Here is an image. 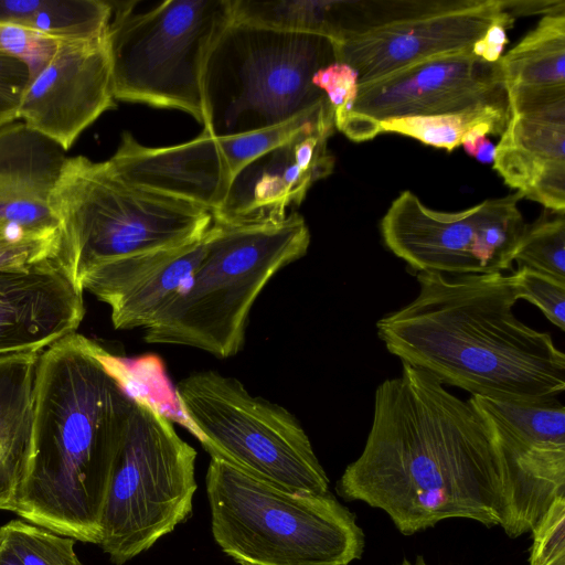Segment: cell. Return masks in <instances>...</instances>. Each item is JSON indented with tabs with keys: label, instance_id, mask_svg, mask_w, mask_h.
<instances>
[{
	"label": "cell",
	"instance_id": "cell-1",
	"mask_svg": "<svg viewBox=\"0 0 565 565\" xmlns=\"http://www.w3.org/2000/svg\"><path fill=\"white\" fill-rule=\"evenodd\" d=\"M373 411L361 455L337 482L341 498L385 511L404 535L451 518L501 524L500 460L468 401L403 364L376 387Z\"/></svg>",
	"mask_w": 565,
	"mask_h": 565
},
{
	"label": "cell",
	"instance_id": "cell-2",
	"mask_svg": "<svg viewBox=\"0 0 565 565\" xmlns=\"http://www.w3.org/2000/svg\"><path fill=\"white\" fill-rule=\"evenodd\" d=\"M132 396L118 356L73 333L40 353L30 454L14 513L99 544Z\"/></svg>",
	"mask_w": 565,
	"mask_h": 565
},
{
	"label": "cell",
	"instance_id": "cell-3",
	"mask_svg": "<svg viewBox=\"0 0 565 565\" xmlns=\"http://www.w3.org/2000/svg\"><path fill=\"white\" fill-rule=\"evenodd\" d=\"M419 291L376 322L402 364L471 395L510 402L556 397L565 355L547 332L516 318L511 274L450 276L419 271Z\"/></svg>",
	"mask_w": 565,
	"mask_h": 565
},
{
	"label": "cell",
	"instance_id": "cell-4",
	"mask_svg": "<svg viewBox=\"0 0 565 565\" xmlns=\"http://www.w3.org/2000/svg\"><path fill=\"white\" fill-rule=\"evenodd\" d=\"M309 245V228L296 212L276 223L226 225L213 220L204 258L188 289L143 329V340L194 348L217 359L236 355L257 297Z\"/></svg>",
	"mask_w": 565,
	"mask_h": 565
},
{
	"label": "cell",
	"instance_id": "cell-5",
	"mask_svg": "<svg viewBox=\"0 0 565 565\" xmlns=\"http://www.w3.org/2000/svg\"><path fill=\"white\" fill-rule=\"evenodd\" d=\"M50 205L58 223L52 260L78 289L100 264L192 242L213 223L207 209L134 185L84 156L67 158Z\"/></svg>",
	"mask_w": 565,
	"mask_h": 565
},
{
	"label": "cell",
	"instance_id": "cell-6",
	"mask_svg": "<svg viewBox=\"0 0 565 565\" xmlns=\"http://www.w3.org/2000/svg\"><path fill=\"white\" fill-rule=\"evenodd\" d=\"M205 489L211 531L238 565H349L364 534L331 493L295 492L211 457Z\"/></svg>",
	"mask_w": 565,
	"mask_h": 565
},
{
	"label": "cell",
	"instance_id": "cell-7",
	"mask_svg": "<svg viewBox=\"0 0 565 565\" xmlns=\"http://www.w3.org/2000/svg\"><path fill=\"white\" fill-rule=\"evenodd\" d=\"M334 62L327 38L232 21L203 67L204 131L238 136L318 107L328 99L311 78Z\"/></svg>",
	"mask_w": 565,
	"mask_h": 565
},
{
	"label": "cell",
	"instance_id": "cell-8",
	"mask_svg": "<svg viewBox=\"0 0 565 565\" xmlns=\"http://www.w3.org/2000/svg\"><path fill=\"white\" fill-rule=\"evenodd\" d=\"M110 4L114 98L183 110L203 124V67L233 21L231 0H168L138 12L135 1Z\"/></svg>",
	"mask_w": 565,
	"mask_h": 565
},
{
	"label": "cell",
	"instance_id": "cell-9",
	"mask_svg": "<svg viewBox=\"0 0 565 565\" xmlns=\"http://www.w3.org/2000/svg\"><path fill=\"white\" fill-rule=\"evenodd\" d=\"M174 391L211 457L290 491L330 493L307 433L284 406L252 395L239 380L214 370L188 375Z\"/></svg>",
	"mask_w": 565,
	"mask_h": 565
},
{
	"label": "cell",
	"instance_id": "cell-10",
	"mask_svg": "<svg viewBox=\"0 0 565 565\" xmlns=\"http://www.w3.org/2000/svg\"><path fill=\"white\" fill-rule=\"evenodd\" d=\"M195 460L172 420L132 396L102 518L99 545L114 564L148 551L191 516Z\"/></svg>",
	"mask_w": 565,
	"mask_h": 565
},
{
	"label": "cell",
	"instance_id": "cell-11",
	"mask_svg": "<svg viewBox=\"0 0 565 565\" xmlns=\"http://www.w3.org/2000/svg\"><path fill=\"white\" fill-rule=\"evenodd\" d=\"M518 0L348 1L335 61L358 73L359 88L413 65L472 52L495 23L513 26Z\"/></svg>",
	"mask_w": 565,
	"mask_h": 565
},
{
	"label": "cell",
	"instance_id": "cell-12",
	"mask_svg": "<svg viewBox=\"0 0 565 565\" xmlns=\"http://www.w3.org/2000/svg\"><path fill=\"white\" fill-rule=\"evenodd\" d=\"M521 199L515 192L441 212L405 190L391 203L380 231L385 246L417 273H503L512 268L527 225L518 207Z\"/></svg>",
	"mask_w": 565,
	"mask_h": 565
},
{
	"label": "cell",
	"instance_id": "cell-13",
	"mask_svg": "<svg viewBox=\"0 0 565 565\" xmlns=\"http://www.w3.org/2000/svg\"><path fill=\"white\" fill-rule=\"evenodd\" d=\"M501 466L502 522L512 539L533 529L565 495V407L556 397L510 402L471 395Z\"/></svg>",
	"mask_w": 565,
	"mask_h": 565
},
{
	"label": "cell",
	"instance_id": "cell-14",
	"mask_svg": "<svg viewBox=\"0 0 565 565\" xmlns=\"http://www.w3.org/2000/svg\"><path fill=\"white\" fill-rule=\"evenodd\" d=\"M509 102L500 60L489 63L472 52L430 60L359 88L335 128L355 142L379 135L386 119L426 117L477 105Z\"/></svg>",
	"mask_w": 565,
	"mask_h": 565
},
{
	"label": "cell",
	"instance_id": "cell-15",
	"mask_svg": "<svg viewBox=\"0 0 565 565\" xmlns=\"http://www.w3.org/2000/svg\"><path fill=\"white\" fill-rule=\"evenodd\" d=\"M114 100L106 35L60 41L50 62L30 81L18 118L67 151L114 108Z\"/></svg>",
	"mask_w": 565,
	"mask_h": 565
},
{
	"label": "cell",
	"instance_id": "cell-16",
	"mask_svg": "<svg viewBox=\"0 0 565 565\" xmlns=\"http://www.w3.org/2000/svg\"><path fill=\"white\" fill-rule=\"evenodd\" d=\"M334 128V116L324 118L246 164L213 214L214 222L246 225L285 220L287 210L300 205L311 185L332 172L328 139Z\"/></svg>",
	"mask_w": 565,
	"mask_h": 565
},
{
	"label": "cell",
	"instance_id": "cell-17",
	"mask_svg": "<svg viewBox=\"0 0 565 565\" xmlns=\"http://www.w3.org/2000/svg\"><path fill=\"white\" fill-rule=\"evenodd\" d=\"M206 232L179 246L100 264L79 287L109 307L115 329H145L188 289L205 255Z\"/></svg>",
	"mask_w": 565,
	"mask_h": 565
},
{
	"label": "cell",
	"instance_id": "cell-18",
	"mask_svg": "<svg viewBox=\"0 0 565 565\" xmlns=\"http://www.w3.org/2000/svg\"><path fill=\"white\" fill-rule=\"evenodd\" d=\"M84 315L83 291L52 259L0 270V355L40 353Z\"/></svg>",
	"mask_w": 565,
	"mask_h": 565
},
{
	"label": "cell",
	"instance_id": "cell-19",
	"mask_svg": "<svg viewBox=\"0 0 565 565\" xmlns=\"http://www.w3.org/2000/svg\"><path fill=\"white\" fill-rule=\"evenodd\" d=\"M107 163L134 185L200 205L212 214L224 203L233 181L217 138L204 130L184 143L158 148L124 132Z\"/></svg>",
	"mask_w": 565,
	"mask_h": 565
},
{
	"label": "cell",
	"instance_id": "cell-20",
	"mask_svg": "<svg viewBox=\"0 0 565 565\" xmlns=\"http://www.w3.org/2000/svg\"><path fill=\"white\" fill-rule=\"evenodd\" d=\"M55 141L22 121L0 127V223L57 241L50 200L67 160Z\"/></svg>",
	"mask_w": 565,
	"mask_h": 565
},
{
	"label": "cell",
	"instance_id": "cell-21",
	"mask_svg": "<svg viewBox=\"0 0 565 565\" xmlns=\"http://www.w3.org/2000/svg\"><path fill=\"white\" fill-rule=\"evenodd\" d=\"M493 169L522 198L565 212V103L510 114Z\"/></svg>",
	"mask_w": 565,
	"mask_h": 565
},
{
	"label": "cell",
	"instance_id": "cell-22",
	"mask_svg": "<svg viewBox=\"0 0 565 565\" xmlns=\"http://www.w3.org/2000/svg\"><path fill=\"white\" fill-rule=\"evenodd\" d=\"M500 65L510 114L565 103V10L544 14Z\"/></svg>",
	"mask_w": 565,
	"mask_h": 565
},
{
	"label": "cell",
	"instance_id": "cell-23",
	"mask_svg": "<svg viewBox=\"0 0 565 565\" xmlns=\"http://www.w3.org/2000/svg\"><path fill=\"white\" fill-rule=\"evenodd\" d=\"M40 353L0 355V510L14 512L28 462Z\"/></svg>",
	"mask_w": 565,
	"mask_h": 565
},
{
	"label": "cell",
	"instance_id": "cell-24",
	"mask_svg": "<svg viewBox=\"0 0 565 565\" xmlns=\"http://www.w3.org/2000/svg\"><path fill=\"white\" fill-rule=\"evenodd\" d=\"M111 14L110 2L103 0H0V24L58 41L105 36Z\"/></svg>",
	"mask_w": 565,
	"mask_h": 565
},
{
	"label": "cell",
	"instance_id": "cell-25",
	"mask_svg": "<svg viewBox=\"0 0 565 565\" xmlns=\"http://www.w3.org/2000/svg\"><path fill=\"white\" fill-rule=\"evenodd\" d=\"M509 119V102L482 104L444 115L386 119L380 122L379 134L408 136L450 152L461 145L469 130L479 126H489L501 136Z\"/></svg>",
	"mask_w": 565,
	"mask_h": 565
},
{
	"label": "cell",
	"instance_id": "cell-26",
	"mask_svg": "<svg viewBox=\"0 0 565 565\" xmlns=\"http://www.w3.org/2000/svg\"><path fill=\"white\" fill-rule=\"evenodd\" d=\"M513 262L565 281V212L545 209L527 224Z\"/></svg>",
	"mask_w": 565,
	"mask_h": 565
},
{
	"label": "cell",
	"instance_id": "cell-27",
	"mask_svg": "<svg viewBox=\"0 0 565 565\" xmlns=\"http://www.w3.org/2000/svg\"><path fill=\"white\" fill-rule=\"evenodd\" d=\"M0 536L23 565H83L74 540L47 529L12 520L0 527Z\"/></svg>",
	"mask_w": 565,
	"mask_h": 565
},
{
	"label": "cell",
	"instance_id": "cell-28",
	"mask_svg": "<svg viewBox=\"0 0 565 565\" xmlns=\"http://www.w3.org/2000/svg\"><path fill=\"white\" fill-rule=\"evenodd\" d=\"M518 299L536 306L561 331L565 330V281L527 267L511 274Z\"/></svg>",
	"mask_w": 565,
	"mask_h": 565
},
{
	"label": "cell",
	"instance_id": "cell-29",
	"mask_svg": "<svg viewBox=\"0 0 565 565\" xmlns=\"http://www.w3.org/2000/svg\"><path fill=\"white\" fill-rule=\"evenodd\" d=\"M531 531L530 565H565V495L553 501Z\"/></svg>",
	"mask_w": 565,
	"mask_h": 565
},
{
	"label": "cell",
	"instance_id": "cell-30",
	"mask_svg": "<svg viewBox=\"0 0 565 565\" xmlns=\"http://www.w3.org/2000/svg\"><path fill=\"white\" fill-rule=\"evenodd\" d=\"M58 40L9 24H0V52L23 62L35 77L54 55Z\"/></svg>",
	"mask_w": 565,
	"mask_h": 565
},
{
	"label": "cell",
	"instance_id": "cell-31",
	"mask_svg": "<svg viewBox=\"0 0 565 565\" xmlns=\"http://www.w3.org/2000/svg\"><path fill=\"white\" fill-rule=\"evenodd\" d=\"M56 244L57 241L34 237L0 223V270L52 259Z\"/></svg>",
	"mask_w": 565,
	"mask_h": 565
},
{
	"label": "cell",
	"instance_id": "cell-32",
	"mask_svg": "<svg viewBox=\"0 0 565 565\" xmlns=\"http://www.w3.org/2000/svg\"><path fill=\"white\" fill-rule=\"evenodd\" d=\"M311 83L327 97L334 111V121L350 110L358 93V73L344 63L334 62L318 70Z\"/></svg>",
	"mask_w": 565,
	"mask_h": 565
},
{
	"label": "cell",
	"instance_id": "cell-33",
	"mask_svg": "<svg viewBox=\"0 0 565 565\" xmlns=\"http://www.w3.org/2000/svg\"><path fill=\"white\" fill-rule=\"evenodd\" d=\"M30 72L20 60L0 52V127L15 121Z\"/></svg>",
	"mask_w": 565,
	"mask_h": 565
},
{
	"label": "cell",
	"instance_id": "cell-34",
	"mask_svg": "<svg viewBox=\"0 0 565 565\" xmlns=\"http://www.w3.org/2000/svg\"><path fill=\"white\" fill-rule=\"evenodd\" d=\"M512 28L508 23L491 25L472 46V53L489 63H495L502 56L504 46L509 43L507 30Z\"/></svg>",
	"mask_w": 565,
	"mask_h": 565
},
{
	"label": "cell",
	"instance_id": "cell-35",
	"mask_svg": "<svg viewBox=\"0 0 565 565\" xmlns=\"http://www.w3.org/2000/svg\"><path fill=\"white\" fill-rule=\"evenodd\" d=\"M495 156V146L484 137L480 143L478 145L477 149L475 150L472 157L476 158L478 161L483 163H490L493 162Z\"/></svg>",
	"mask_w": 565,
	"mask_h": 565
},
{
	"label": "cell",
	"instance_id": "cell-36",
	"mask_svg": "<svg viewBox=\"0 0 565 565\" xmlns=\"http://www.w3.org/2000/svg\"><path fill=\"white\" fill-rule=\"evenodd\" d=\"M0 565H23L11 547L0 536Z\"/></svg>",
	"mask_w": 565,
	"mask_h": 565
},
{
	"label": "cell",
	"instance_id": "cell-37",
	"mask_svg": "<svg viewBox=\"0 0 565 565\" xmlns=\"http://www.w3.org/2000/svg\"><path fill=\"white\" fill-rule=\"evenodd\" d=\"M401 565H413V564L409 561L404 559ZM415 565H417V564H415Z\"/></svg>",
	"mask_w": 565,
	"mask_h": 565
}]
</instances>
